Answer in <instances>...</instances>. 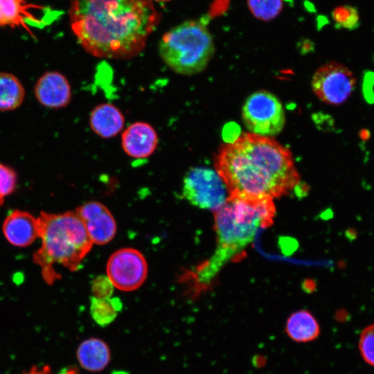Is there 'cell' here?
I'll return each mask as SVG.
<instances>
[{"label":"cell","instance_id":"obj_22","mask_svg":"<svg viewBox=\"0 0 374 374\" xmlns=\"http://www.w3.org/2000/svg\"><path fill=\"white\" fill-rule=\"evenodd\" d=\"M359 348L363 359L374 366V324L368 326L361 332Z\"/></svg>","mask_w":374,"mask_h":374},{"label":"cell","instance_id":"obj_23","mask_svg":"<svg viewBox=\"0 0 374 374\" xmlns=\"http://www.w3.org/2000/svg\"><path fill=\"white\" fill-rule=\"evenodd\" d=\"M17 175L10 167L0 163V206L4 202L6 197L15 189Z\"/></svg>","mask_w":374,"mask_h":374},{"label":"cell","instance_id":"obj_12","mask_svg":"<svg viewBox=\"0 0 374 374\" xmlns=\"http://www.w3.org/2000/svg\"><path fill=\"white\" fill-rule=\"evenodd\" d=\"M34 92L39 103L52 109L66 107L72 97L69 80L57 71H48L43 74L35 84Z\"/></svg>","mask_w":374,"mask_h":374},{"label":"cell","instance_id":"obj_11","mask_svg":"<svg viewBox=\"0 0 374 374\" xmlns=\"http://www.w3.org/2000/svg\"><path fill=\"white\" fill-rule=\"evenodd\" d=\"M93 244L110 242L116 232V223L111 212L103 204L88 202L75 210Z\"/></svg>","mask_w":374,"mask_h":374},{"label":"cell","instance_id":"obj_13","mask_svg":"<svg viewBox=\"0 0 374 374\" xmlns=\"http://www.w3.org/2000/svg\"><path fill=\"white\" fill-rule=\"evenodd\" d=\"M158 135L154 128L145 122H135L123 132L121 145L124 152L134 159L151 156L158 145Z\"/></svg>","mask_w":374,"mask_h":374},{"label":"cell","instance_id":"obj_1","mask_svg":"<svg viewBox=\"0 0 374 374\" xmlns=\"http://www.w3.org/2000/svg\"><path fill=\"white\" fill-rule=\"evenodd\" d=\"M69 17L82 48L108 59L138 55L161 19L152 0H71Z\"/></svg>","mask_w":374,"mask_h":374},{"label":"cell","instance_id":"obj_3","mask_svg":"<svg viewBox=\"0 0 374 374\" xmlns=\"http://www.w3.org/2000/svg\"><path fill=\"white\" fill-rule=\"evenodd\" d=\"M275 206L271 199L229 196L215 215L216 249L193 274L195 287L205 290L229 262L240 258L259 229L272 223Z\"/></svg>","mask_w":374,"mask_h":374},{"label":"cell","instance_id":"obj_19","mask_svg":"<svg viewBox=\"0 0 374 374\" xmlns=\"http://www.w3.org/2000/svg\"><path fill=\"white\" fill-rule=\"evenodd\" d=\"M90 301L91 314L101 326L111 323L122 308L121 302L117 298H98L92 296Z\"/></svg>","mask_w":374,"mask_h":374},{"label":"cell","instance_id":"obj_29","mask_svg":"<svg viewBox=\"0 0 374 374\" xmlns=\"http://www.w3.org/2000/svg\"><path fill=\"white\" fill-rule=\"evenodd\" d=\"M152 1H157V2H167V1H169L170 0H152Z\"/></svg>","mask_w":374,"mask_h":374},{"label":"cell","instance_id":"obj_15","mask_svg":"<svg viewBox=\"0 0 374 374\" xmlns=\"http://www.w3.org/2000/svg\"><path fill=\"white\" fill-rule=\"evenodd\" d=\"M125 117L122 112L111 103H101L90 113L89 125L98 136L109 139L116 136L123 128Z\"/></svg>","mask_w":374,"mask_h":374},{"label":"cell","instance_id":"obj_8","mask_svg":"<svg viewBox=\"0 0 374 374\" xmlns=\"http://www.w3.org/2000/svg\"><path fill=\"white\" fill-rule=\"evenodd\" d=\"M312 89L322 102L339 105L352 95L356 86V79L345 65L330 62L321 66L314 73Z\"/></svg>","mask_w":374,"mask_h":374},{"label":"cell","instance_id":"obj_28","mask_svg":"<svg viewBox=\"0 0 374 374\" xmlns=\"http://www.w3.org/2000/svg\"><path fill=\"white\" fill-rule=\"evenodd\" d=\"M77 371L74 368H68L64 370L62 374H76Z\"/></svg>","mask_w":374,"mask_h":374},{"label":"cell","instance_id":"obj_26","mask_svg":"<svg viewBox=\"0 0 374 374\" xmlns=\"http://www.w3.org/2000/svg\"><path fill=\"white\" fill-rule=\"evenodd\" d=\"M21 374H52V372L51 368L47 365L42 368L33 366L29 371L24 372Z\"/></svg>","mask_w":374,"mask_h":374},{"label":"cell","instance_id":"obj_16","mask_svg":"<svg viewBox=\"0 0 374 374\" xmlns=\"http://www.w3.org/2000/svg\"><path fill=\"white\" fill-rule=\"evenodd\" d=\"M110 357V350L107 344L97 338L84 340L77 350V359L80 365L91 372L103 370L109 364Z\"/></svg>","mask_w":374,"mask_h":374},{"label":"cell","instance_id":"obj_17","mask_svg":"<svg viewBox=\"0 0 374 374\" xmlns=\"http://www.w3.org/2000/svg\"><path fill=\"white\" fill-rule=\"evenodd\" d=\"M288 337L296 342H308L316 339L320 328L315 317L308 310H301L292 313L285 324Z\"/></svg>","mask_w":374,"mask_h":374},{"label":"cell","instance_id":"obj_25","mask_svg":"<svg viewBox=\"0 0 374 374\" xmlns=\"http://www.w3.org/2000/svg\"><path fill=\"white\" fill-rule=\"evenodd\" d=\"M362 96L366 103L374 104V71L365 70L362 75Z\"/></svg>","mask_w":374,"mask_h":374},{"label":"cell","instance_id":"obj_7","mask_svg":"<svg viewBox=\"0 0 374 374\" xmlns=\"http://www.w3.org/2000/svg\"><path fill=\"white\" fill-rule=\"evenodd\" d=\"M181 192L183 197L193 206L214 213L226 203L229 196L216 170L202 166L194 167L186 173Z\"/></svg>","mask_w":374,"mask_h":374},{"label":"cell","instance_id":"obj_10","mask_svg":"<svg viewBox=\"0 0 374 374\" xmlns=\"http://www.w3.org/2000/svg\"><path fill=\"white\" fill-rule=\"evenodd\" d=\"M58 14L49 8L28 0H0V26L22 27L32 35L30 26L42 28Z\"/></svg>","mask_w":374,"mask_h":374},{"label":"cell","instance_id":"obj_14","mask_svg":"<svg viewBox=\"0 0 374 374\" xmlns=\"http://www.w3.org/2000/svg\"><path fill=\"white\" fill-rule=\"evenodd\" d=\"M2 230L13 246L28 247L38 237L37 219L27 211L15 210L6 217Z\"/></svg>","mask_w":374,"mask_h":374},{"label":"cell","instance_id":"obj_20","mask_svg":"<svg viewBox=\"0 0 374 374\" xmlns=\"http://www.w3.org/2000/svg\"><path fill=\"white\" fill-rule=\"evenodd\" d=\"M247 2L251 14L265 21L275 19L283 6V0H247Z\"/></svg>","mask_w":374,"mask_h":374},{"label":"cell","instance_id":"obj_21","mask_svg":"<svg viewBox=\"0 0 374 374\" xmlns=\"http://www.w3.org/2000/svg\"><path fill=\"white\" fill-rule=\"evenodd\" d=\"M332 17L337 28L349 30L357 29L360 25L359 15L357 8L342 5L337 6L332 11Z\"/></svg>","mask_w":374,"mask_h":374},{"label":"cell","instance_id":"obj_27","mask_svg":"<svg viewBox=\"0 0 374 374\" xmlns=\"http://www.w3.org/2000/svg\"><path fill=\"white\" fill-rule=\"evenodd\" d=\"M359 136L362 141H366L370 139L371 132L369 131V130L366 128L362 129L359 132Z\"/></svg>","mask_w":374,"mask_h":374},{"label":"cell","instance_id":"obj_24","mask_svg":"<svg viewBox=\"0 0 374 374\" xmlns=\"http://www.w3.org/2000/svg\"><path fill=\"white\" fill-rule=\"evenodd\" d=\"M114 285L107 276H100L93 279L91 290L93 296L98 298L111 297Z\"/></svg>","mask_w":374,"mask_h":374},{"label":"cell","instance_id":"obj_6","mask_svg":"<svg viewBox=\"0 0 374 374\" xmlns=\"http://www.w3.org/2000/svg\"><path fill=\"white\" fill-rule=\"evenodd\" d=\"M243 123L251 133L272 137L285 124V113L279 98L274 93L259 90L245 100L242 109Z\"/></svg>","mask_w":374,"mask_h":374},{"label":"cell","instance_id":"obj_4","mask_svg":"<svg viewBox=\"0 0 374 374\" xmlns=\"http://www.w3.org/2000/svg\"><path fill=\"white\" fill-rule=\"evenodd\" d=\"M37 219L42 244L33 254V262L39 266L44 281L51 285L61 277L54 265H62L71 271L78 270L93 242L76 211L42 212Z\"/></svg>","mask_w":374,"mask_h":374},{"label":"cell","instance_id":"obj_5","mask_svg":"<svg viewBox=\"0 0 374 374\" xmlns=\"http://www.w3.org/2000/svg\"><path fill=\"white\" fill-rule=\"evenodd\" d=\"M159 53L178 74L190 75L204 71L215 53L207 19L186 21L165 33L159 43Z\"/></svg>","mask_w":374,"mask_h":374},{"label":"cell","instance_id":"obj_9","mask_svg":"<svg viewBox=\"0 0 374 374\" xmlns=\"http://www.w3.org/2000/svg\"><path fill=\"white\" fill-rule=\"evenodd\" d=\"M106 269L113 285L122 291L138 289L148 275L144 256L133 248H122L114 252L107 261Z\"/></svg>","mask_w":374,"mask_h":374},{"label":"cell","instance_id":"obj_18","mask_svg":"<svg viewBox=\"0 0 374 374\" xmlns=\"http://www.w3.org/2000/svg\"><path fill=\"white\" fill-rule=\"evenodd\" d=\"M25 90L19 80L10 73H0V111L18 108L24 101Z\"/></svg>","mask_w":374,"mask_h":374},{"label":"cell","instance_id":"obj_2","mask_svg":"<svg viewBox=\"0 0 374 374\" xmlns=\"http://www.w3.org/2000/svg\"><path fill=\"white\" fill-rule=\"evenodd\" d=\"M215 168L229 196L274 199L300 183L289 148L272 137L251 132L222 144L215 157Z\"/></svg>","mask_w":374,"mask_h":374}]
</instances>
